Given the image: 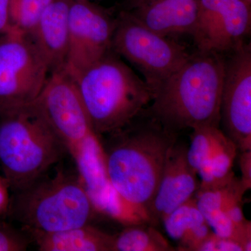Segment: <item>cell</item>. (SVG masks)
<instances>
[{
  "mask_svg": "<svg viewBox=\"0 0 251 251\" xmlns=\"http://www.w3.org/2000/svg\"><path fill=\"white\" fill-rule=\"evenodd\" d=\"M106 136V143H100L112 187L128 209L149 224L146 209L178 133L167 129L146 109L125 128Z\"/></svg>",
  "mask_w": 251,
  "mask_h": 251,
  "instance_id": "1",
  "label": "cell"
},
{
  "mask_svg": "<svg viewBox=\"0 0 251 251\" xmlns=\"http://www.w3.org/2000/svg\"><path fill=\"white\" fill-rule=\"evenodd\" d=\"M226 59L198 50L153 91L147 110L167 129L178 133L202 126L221 127Z\"/></svg>",
  "mask_w": 251,
  "mask_h": 251,
  "instance_id": "2",
  "label": "cell"
},
{
  "mask_svg": "<svg viewBox=\"0 0 251 251\" xmlns=\"http://www.w3.org/2000/svg\"><path fill=\"white\" fill-rule=\"evenodd\" d=\"M111 52L74 79L99 138L129 125L152 99L147 82Z\"/></svg>",
  "mask_w": 251,
  "mask_h": 251,
  "instance_id": "3",
  "label": "cell"
},
{
  "mask_svg": "<svg viewBox=\"0 0 251 251\" xmlns=\"http://www.w3.org/2000/svg\"><path fill=\"white\" fill-rule=\"evenodd\" d=\"M67 151L35 102L0 111V166L14 193L47 174Z\"/></svg>",
  "mask_w": 251,
  "mask_h": 251,
  "instance_id": "4",
  "label": "cell"
},
{
  "mask_svg": "<svg viewBox=\"0 0 251 251\" xmlns=\"http://www.w3.org/2000/svg\"><path fill=\"white\" fill-rule=\"evenodd\" d=\"M10 212L24 229L54 232L90 224L97 211L78 176L58 171L15 193Z\"/></svg>",
  "mask_w": 251,
  "mask_h": 251,
  "instance_id": "5",
  "label": "cell"
},
{
  "mask_svg": "<svg viewBox=\"0 0 251 251\" xmlns=\"http://www.w3.org/2000/svg\"><path fill=\"white\" fill-rule=\"evenodd\" d=\"M112 50L141 73L152 93L190 56L184 46L149 29L125 10L116 18Z\"/></svg>",
  "mask_w": 251,
  "mask_h": 251,
  "instance_id": "6",
  "label": "cell"
},
{
  "mask_svg": "<svg viewBox=\"0 0 251 251\" xmlns=\"http://www.w3.org/2000/svg\"><path fill=\"white\" fill-rule=\"evenodd\" d=\"M50 75L27 34L14 31L0 36V111L34 103Z\"/></svg>",
  "mask_w": 251,
  "mask_h": 251,
  "instance_id": "7",
  "label": "cell"
},
{
  "mask_svg": "<svg viewBox=\"0 0 251 251\" xmlns=\"http://www.w3.org/2000/svg\"><path fill=\"white\" fill-rule=\"evenodd\" d=\"M113 18L94 1L72 0L65 71L73 79L112 51Z\"/></svg>",
  "mask_w": 251,
  "mask_h": 251,
  "instance_id": "8",
  "label": "cell"
},
{
  "mask_svg": "<svg viewBox=\"0 0 251 251\" xmlns=\"http://www.w3.org/2000/svg\"><path fill=\"white\" fill-rule=\"evenodd\" d=\"M226 59L221 102L225 134L239 152L251 150V48L243 42Z\"/></svg>",
  "mask_w": 251,
  "mask_h": 251,
  "instance_id": "9",
  "label": "cell"
},
{
  "mask_svg": "<svg viewBox=\"0 0 251 251\" xmlns=\"http://www.w3.org/2000/svg\"><path fill=\"white\" fill-rule=\"evenodd\" d=\"M35 103L68 152L94 133L75 81L65 69L50 74Z\"/></svg>",
  "mask_w": 251,
  "mask_h": 251,
  "instance_id": "10",
  "label": "cell"
},
{
  "mask_svg": "<svg viewBox=\"0 0 251 251\" xmlns=\"http://www.w3.org/2000/svg\"><path fill=\"white\" fill-rule=\"evenodd\" d=\"M76 164L77 176L97 213L126 226L144 224L128 209L109 179L100 138L91 133L69 151Z\"/></svg>",
  "mask_w": 251,
  "mask_h": 251,
  "instance_id": "11",
  "label": "cell"
},
{
  "mask_svg": "<svg viewBox=\"0 0 251 251\" xmlns=\"http://www.w3.org/2000/svg\"><path fill=\"white\" fill-rule=\"evenodd\" d=\"M188 145L176 140L168 157L156 193L146 209L149 224L156 226L194 197L200 187L197 171L188 162Z\"/></svg>",
  "mask_w": 251,
  "mask_h": 251,
  "instance_id": "12",
  "label": "cell"
},
{
  "mask_svg": "<svg viewBox=\"0 0 251 251\" xmlns=\"http://www.w3.org/2000/svg\"><path fill=\"white\" fill-rule=\"evenodd\" d=\"M71 1L53 0L27 33L45 59L50 74L65 69L69 51Z\"/></svg>",
  "mask_w": 251,
  "mask_h": 251,
  "instance_id": "13",
  "label": "cell"
},
{
  "mask_svg": "<svg viewBox=\"0 0 251 251\" xmlns=\"http://www.w3.org/2000/svg\"><path fill=\"white\" fill-rule=\"evenodd\" d=\"M199 4L200 0H150L127 11L161 35L193 36L197 27Z\"/></svg>",
  "mask_w": 251,
  "mask_h": 251,
  "instance_id": "14",
  "label": "cell"
},
{
  "mask_svg": "<svg viewBox=\"0 0 251 251\" xmlns=\"http://www.w3.org/2000/svg\"><path fill=\"white\" fill-rule=\"evenodd\" d=\"M41 251H113L115 235L90 224L54 232L24 229Z\"/></svg>",
  "mask_w": 251,
  "mask_h": 251,
  "instance_id": "15",
  "label": "cell"
},
{
  "mask_svg": "<svg viewBox=\"0 0 251 251\" xmlns=\"http://www.w3.org/2000/svg\"><path fill=\"white\" fill-rule=\"evenodd\" d=\"M251 9L244 0H222L219 20L204 51L231 52L244 42L251 31Z\"/></svg>",
  "mask_w": 251,
  "mask_h": 251,
  "instance_id": "16",
  "label": "cell"
},
{
  "mask_svg": "<svg viewBox=\"0 0 251 251\" xmlns=\"http://www.w3.org/2000/svg\"><path fill=\"white\" fill-rule=\"evenodd\" d=\"M162 224L167 234L177 244L176 251H198L213 232L198 209L195 196L175 209Z\"/></svg>",
  "mask_w": 251,
  "mask_h": 251,
  "instance_id": "17",
  "label": "cell"
},
{
  "mask_svg": "<svg viewBox=\"0 0 251 251\" xmlns=\"http://www.w3.org/2000/svg\"><path fill=\"white\" fill-rule=\"evenodd\" d=\"M191 130L187 158L190 164L197 173L202 167L219 155L238 150L235 144L225 134L221 127L202 126Z\"/></svg>",
  "mask_w": 251,
  "mask_h": 251,
  "instance_id": "18",
  "label": "cell"
},
{
  "mask_svg": "<svg viewBox=\"0 0 251 251\" xmlns=\"http://www.w3.org/2000/svg\"><path fill=\"white\" fill-rule=\"evenodd\" d=\"M175 251L161 232L146 224L127 226L114 238L113 251Z\"/></svg>",
  "mask_w": 251,
  "mask_h": 251,
  "instance_id": "19",
  "label": "cell"
},
{
  "mask_svg": "<svg viewBox=\"0 0 251 251\" xmlns=\"http://www.w3.org/2000/svg\"><path fill=\"white\" fill-rule=\"evenodd\" d=\"M52 1L53 0H11L10 18L13 27L27 34Z\"/></svg>",
  "mask_w": 251,
  "mask_h": 251,
  "instance_id": "20",
  "label": "cell"
},
{
  "mask_svg": "<svg viewBox=\"0 0 251 251\" xmlns=\"http://www.w3.org/2000/svg\"><path fill=\"white\" fill-rule=\"evenodd\" d=\"M222 0H200L197 27L192 36L198 50H205L221 13Z\"/></svg>",
  "mask_w": 251,
  "mask_h": 251,
  "instance_id": "21",
  "label": "cell"
},
{
  "mask_svg": "<svg viewBox=\"0 0 251 251\" xmlns=\"http://www.w3.org/2000/svg\"><path fill=\"white\" fill-rule=\"evenodd\" d=\"M27 239L22 234L8 226L0 227V251H23L27 250Z\"/></svg>",
  "mask_w": 251,
  "mask_h": 251,
  "instance_id": "22",
  "label": "cell"
},
{
  "mask_svg": "<svg viewBox=\"0 0 251 251\" xmlns=\"http://www.w3.org/2000/svg\"><path fill=\"white\" fill-rule=\"evenodd\" d=\"M198 251H245L241 243L218 237L214 232L201 244Z\"/></svg>",
  "mask_w": 251,
  "mask_h": 251,
  "instance_id": "23",
  "label": "cell"
},
{
  "mask_svg": "<svg viewBox=\"0 0 251 251\" xmlns=\"http://www.w3.org/2000/svg\"><path fill=\"white\" fill-rule=\"evenodd\" d=\"M239 155V166L242 172V181L247 191L251 187V150L238 153Z\"/></svg>",
  "mask_w": 251,
  "mask_h": 251,
  "instance_id": "24",
  "label": "cell"
},
{
  "mask_svg": "<svg viewBox=\"0 0 251 251\" xmlns=\"http://www.w3.org/2000/svg\"><path fill=\"white\" fill-rule=\"evenodd\" d=\"M10 4L11 0H0V36L18 31L11 24Z\"/></svg>",
  "mask_w": 251,
  "mask_h": 251,
  "instance_id": "25",
  "label": "cell"
},
{
  "mask_svg": "<svg viewBox=\"0 0 251 251\" xmlns=\"http://www.w3.org/2000/svg\"><path fill=\"white\" fill-rule=\"evenodd\" d=\"M10 186L7 180L3 175H0V220L9 214L10 202Z\"/></svg>",
  "mask_w": 251,
  "mask_h": 251,
  "instance_id": "26",
  "label": "cell"
},
{
  "mask_svg": "<svg viewBox=\"0 0 251 251\" xmlns=\"http://www.w3.org/2000/svg\"><path fill=\"white\" fill-rule=\"evenodd\" d=\"M150 0H126L124 10L125 11H130V10L134 9L137 6L148 2Z\"/></svg>",
  "mask_w": 251,
  "mask_h": 251,
  "instance_id": "27",
  "label": "cell"
},
{
  "mask_svg": "<svg viewBox=\"0 0 251 251\" xmlns=\"http://www.w3.org/2000/svg\"><path fill=\"white\" fill-rule=\"evenodd\" d=\"M244 1H245L248 4L251 5V0H244Z\"/></svg>",
  "mask_w": 251,
  "mask_h": 251,
  "instance_id": "28",
  "label": "cell"
},
{
  "mask_svg": "<svg viewBox=\"0 0 251 251\" xmlns=\"http://www.w3.org/2000/svg\"><path fill=\"white\" fill-rule=\"evenodd\" d=\"M89 1H100V0H89Z\"/></svg>",
  "mask_w": 251,
  "mask_h": 251,
  "instance_id": "29",
  "label": "cell"
}]
</instances>
